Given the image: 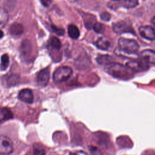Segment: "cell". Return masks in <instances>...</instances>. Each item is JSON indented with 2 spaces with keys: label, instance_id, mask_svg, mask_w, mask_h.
<instances>
[{
  "label": "cell",
  "instance_id": "e0dca14e",
  "mask_svg": "<svg viewBox=\"0 0 155 155\" xmlns=\"http://www.w3.org/2000/svg\"><path fill=\"white\" fill-rule=\"evenodd\" d=\"M96 60L99 64L105 65L112 62V58L108 55H100L97 58Z\"/></svg>",
  "mask_w": 155,
  "mask_h": 155
},
{
  "label": "cell",
  "instance_id": "83f0119b",
  "mask_svg": "<svg viewBox=\"0 0 155 155\" xmlns=\"http://www.w3.org/2000/svg\"><path fill=\"white\" fill-rule=\"evenodd\" d=\"M4 36V33L1 30H0V39Z\"/></svg>",
  "mask_w": 155,
  "mask_h": 155
},
{
  "label": "cell",
  "instance_id": "7402d4cb",
  "mask_svg": "<svg viewBox=\"0 0 155 155\" xmlns=\"http://www.w3.org/2000/svg\"><path fill=\"white\" fill-rule=\"evenodd\" d=\"M93 30L97 33H102L105 31V26L100 22H96L93 26Z\"/></svg>",
  "mask_w": 155,
  "mask_h": 155
},
{
  "label": "cell",
  "instance_id": "4316f807",
  "mask_svg": "<svg viewBox=\"0 0 155 155\" xmlns=\"http://www.w3.org/2000/svg\"><path fill=\"white\" fill-rule=\"evenodd\" d=\"M70 155H88V154L83 151H76L75 152L71 153Z\"/></svg>",
  "mask_w": 155,
  "mask_h": 155
},
{
  "label": "cell",
  "instance_id": "7c38bea8",
  "mask_svg": "<svg viewBox=\"0 0 155 155\" xmlns=\"http://www.w3.org/2000/svg\"><path fill=\"white\" fill-rule=\"evenodd\" d=\"M13 117V113L9 109L0 107V124L12 119Z\"/></svg>",
  "mask_w": 155,
  "mask_h": 155
},
{
  "label": "cell",
  "instance_id": "8992f818",
  "mask_svg": "<svg viewBox=\"0 0 155 155\" xmlns=\"http://www.w3.org/2000/svg\"><path fill=\"white\" fill-rule=\"evenodd\" d=\"M126 65L130 68L133 71L139 72L146 71L148 69L149 66L148 63L143 60L138 61V60H132L128 62Z\"/></svg>",
  "mask_w": 155,
  "mask_h": 155
},
{
  "label": "cell",
  "instance_id": "277c9868",
  "mask_svg": "<svg viewBox=\"0 0 155 155\" xmlns=\"http://www.w3.org/2000/svg\"><path fill=\"white\" fill-rule=\"evenodd\" d=\"M13 151L12 140L4 135H0V155H8Z\"/></svg>",
  "mask_w": 155,
  "mask_h": 155
},
{
  "label": "cell",
  "instance_id": "f546056e",
  "mask_svg": "<svg viewBox=\"0 0 155 155\" xmlns=\"http://www.w3.org/2000/svg\"><path fill=\"white\" fill-rule=\"evenodd\" d=\"M115 1H120V0H115Z\"/></svg>",
  "mask_w": 155,
  "mask_h": 155
},
{
  "label": "cell",
  "instance_id": "ac0fdd59",
  "mask_svg": "<svg viewBox=\"0 0 155 155\" xmlns=\"http://www.w3.org/2000/svg\"><path fill=\"white\" fill-rule=\"evenodd\" d=\"M121 4L126 8H133L137 5V0H120Z\"/></svg>",
  "mask_w": 155,
  "mask_h": 155
},
{
  "label": "cell",
  "instance_id": "484cf974",
  "mask_svg": "<svg viewBox=\"0 0 155 155\" xmlns=\"http://www.w3.org/2000/svg\"><path fill=\"white\" fill-rule=\"evenodd\" d=\"M41 2L44 7H48L51 4L52 0H41Z\"/></svg>",
  "mask_w": 155,
  "mask_h": 155
},
{
  "label": "cell",
  "instance_id": "44dd1931",
  "mask_svg": "<svg viewBox=\"0 0 155 155\" xmlns=\"http://www.w3.org/2000/svg\"><path fill=\"white\" fill-rule=\"evenodd\" d=\"M33 155H46L44 149L39 144H35L33 147Z\"/></svg>",
  "mask_w": 155,
  "mask_h": 155
},
{
  "label": "cell",
  "instance_id": "cb8c5ba5",
  "mask_svg": "<svg viewBox=\"0 0 155 155\" xmlns=\"http://www.w3.org/2000/svg\"><path fill=\"white\" fill-rule=\"evenodd\" d=\"M51 29L52 30L56 33L58 35H59V36H62L64 35V30L62 28H59L53 25H51Z\"/></svg>",
  "mask_w": 155,
  "mask_h": 155
},
{
  "label": "cell",
  "instance_id": "30bf717a",
  "mask_svg": "<svg viewBox=\"0 0 155 155\" xmlns=\"http://www.w3.org/2000/svg\"><path fill=\"white\" fill-rule=\"evenodd\" d=\"M142 60L147 63L155 64V51L152 50H144L140 54Z\"/></svg>",
  "mask_w": 155,
  "mask_h": 155
},
{
  "label": "cell",
  "instance_id": "d6986e66",
  "mask_svg": "<svg viewBox=\"0 0 155 155\" xmlns=\"http://www.w3.org/2000/svg\"><path fill=\"white\" fill-rule=\"evenodd\" d=\"M21 50L23 54H27L31 50V44L29 41L25 40L22 42L21 45Z\"/></svg>",
  "mask_w": 155,
  "mask_h": 155
},
{
  "label": "cell",
  "instance_id": "5b68a950",
  "mask_svg": "<svg viewBox=\"0 0 155 155\" xmlns=\"http://www.w3.org/2000/svg\"><path fill=\"white\" fill-rule=\"evenodd\" d=\"M113 30L117 34H122L124 33H134V30L131 25L124 21H120L113 23Z\"/></svg>",
  "mask_w": 155,
  "mask_h": 155
},
{
  "label": "cell",
  "instance_id": "52a82bcc",
  "mask_svg": "<svg viewBox=\"0 0 155 155\" xmlns=\"http://www.w3.org/2000/svg\"><path fill=\"white\" fill-rule=\"evenodd\" d=\"M49 79H50V71L48 68L42 69V70L38 72L37 74L36 80H37L38 85L39 87H45L48 84L49 82Z\"/></svg>",
  "mask_w": 155,
  "mask_h": 155
},
{
  "label": "cell",
  "instance_id": "3957f363",
  "mask_svg": "<svg viewBox=\"0 0 155 155\" xmlns=\"http://www.w3.org/2000/svg\"><path fill=\"white\" fill-rule=\"evenodd\" d=\"M73 70L68 66H62L58 68L54 72L53 79L56 83H61L68 80L72 75Z\"/></svg>",
  "mask_w": 155,
  "mask_h": 155
},
{
  "label": "cell",
  "instance_id": "ba28073f",
  "mask_svg": "<svg viewBox=\"0 0 155 155\" xmlns=\"http://www.w3.org/2000/svg\"><path fill=\"white\" fill-rule=\"evenodd\" d=\"M139 32L142 38L147 40L153 41L155 39V30L151 26H141L139 28Z\"/></svg>",
  "mask_w": 155,
  "mask_h": 155
},
{
  "label": "cell",
  "instance_id": "9c48e42d",
  "mask_svg": "<svg viewBox=\"0 0 155 155\" xmlns=\"http://www.w3.org/2000/svg\"><path fill=\"white\" fill-rule=\"evenodd\" d=\"M18 97L21 101L28 104H31L33 102V94L30 89L21 90L19 93Z\"/></svg>",
  "mask_w": 155,
  "mask_h": 155
},
{
  "label": "cell",
  "instance_id": "5bb4252c",
  "mask_svg": "<svg viewBox=\"0 0 155 155\" xmlns=\"http://www.w3.org/2000/svg\"><path fill=\"white\" fill-rule=\"evenodd\" d=\"M68 33L69 36L73 39H76L79 37L80 33L78 28L73 24H70L68 27Z\"/></svg>",
  "mask_w": 155,
  "mask_h": 155
},
{
  "label": "cell",
  "instance_id": "7a4b0ae2",
  "mask_svg": "<svg viewBox=\"0 0 155 155\" xmlns=\"http://www.w3.org/2000/svg\"><path fill=\"white\" fill-rule=\"evenodd\" d=\"M118 46L120 51L127 54H134L139 48V45L136 41L123 38L118 40Z\"/></svg>",
  "mask_w": 155,
  "mask_h": 155
},
{
  "label": "cell",
  "instance_id": "9a60e30c",
  "mask_svg": "<svg viewBox=\"0 0 155 155\" xmlns=\"http://www.w3.org/2000/svg\"><path fill=\"white\" fill-rule=\"evenodd\" d=\"M48 44L51 48L56 50H59L61 48V44L60 41L59 39L54 36H53L50 39Z\"/></svg>",
  "mask_w": 155,
  "mask_h": 155
},
{
  "label": "cell",
  "instance_id": "6da1fadb",
  "mask_svg": "<svg viewBox=\"0 0 155 155\" xmlns=\"http://www.w3.org/2000/svg\"><path fill=\"white\" fill-rule=\"evenodd\" d=\"M105 69L109 74L117 79L128 80L133 76L134 71L127 65L125 66L118 63L111 62L105 65Z\"/></svg>",
  "mask_w": 155,
  "mask_h": 155
},
{
  "label": "cell",
  "instance_id": "8fae6325",
  "mask_svg": "<svg viewBox=\"0 0 155 155\" xmlns=\"http://www.w3.org/2000/svg\"><path fill=\"white\" fill-rule=\"evenodd\" d=\"M96 46L102 50H107L111 45V41L110 38L103 36L97 39L95 43Z\"/></svg>",
  "mask_w": 155,
  "mask_h": 155
},
{
  "label": "cell",
  "instance_id": "ffe728a7",
  "mask_svg": "<svg viewBox=\"0 0 155 155\" xmlns=\"http://www.w3.org/2000/svg\"><path fill=\"white\" fill-rule=\"evenodd\" d=\"M9 64V57L7 54H4L1 56V67L2 70H5Z\"/></svg>",
  "mask_w": 155,
  "mask_h": 155
},
{
  "label": "cell",
  "instance_id": "603a6c76",
  "mask_svg": "<svg viewBox=\"0 0 155 155\" xmlns=\"http://www.w3.org/2000/svg\"><path fill=\"white\" fill-rule=\"evenodd\" d=\"M89 151L90 152L91 155H102L101 150L94 146H90Z\"/></svg>",
  "mask_w": 155,
  "mask_h": 155
},
{
  "label": "cell",
  "instance_id": "f1b7e54d",
  "mask_svg": "<svg viewBox=\"0 0 155 155\" xmlns=\"http://www.w3.org/2000/svg\"><path fill=\"white\" fill-rule=\"evenodd\" d=\"M152 22L154 25H155V16H154V18L152 19Z\"/></svg>",
  "mask_w": 155,
  "mask_h": 155
},
{
  "label": "cell",
  "instance_id": "d4e9b609",
  "mask_svg": "<svg viewBox=\"0 0 155 155\" xmlns=\"http://www.w3.org/2000/svg\"><path fill=\"white\" fill-rule=\"evenodd\" d=\"M101 19L104 21H109L111 18V15L108 12H103L101 14Z\"/></svg>",
  "mask_w": 155,
  "mask_h": 155
},
{
  "label": "cell",
  "instance_id": "4fadbf2b",
  "mask_svg": "<svg viewBox=\"0 0 155 155\" xmlns=\"http://www.w3.org/2000/svg\"><path fill=\"white\" fill-rule=\"evenodd\" d=\"M24 31L23 26L21 24L15 23L12 24L9 28V31L11 35L13 36H20Z\"/></svg>",
  "mask_w": 155,
  "mask_h": 155
},
{
  "label": "cell",
  "instance_id": "2e32d148",
  "mask_svg": "<svg viewBox=\"0 0 155 155\" xmlns=\"http://www.w3.org/2000/svg\"><path fill=\"white\" fill-rule=\"evenodd\" d=\"M8 15L7 12L2 8H0V28L3 27L8 21Z\"/></svg>",
  "mask_w": 155,
  "mask_h": 155
}]
</instances>
